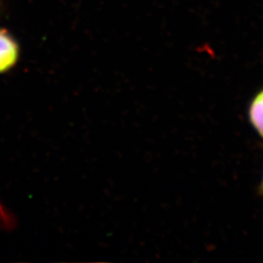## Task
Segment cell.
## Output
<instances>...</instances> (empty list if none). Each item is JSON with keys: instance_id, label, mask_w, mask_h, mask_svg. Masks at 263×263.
<instances>
[{"instance_id": "obj_1", "label": "cell", "mask_w": 263, "mask_h": 263, "mask_svg": "<svg viewBox=\"0 0 263 263\" xmlns=\"http://www.w3.org/2000/svg\"><path fill=\"white\" fill-rule=\"evenodd\" d=\"M20 58V46L9 32L0 29V73H5L17 65Z\"/></svg>"}, {"instance_id": "obj_2", "label": "cell", "mask_w": 263, "mask_h": 263, "mask_svg": "<svg viewBox=\"0 0 263 263\" xmlns=\"http://www.w3.org/2000/svg\"><path fill=\"white\" fill-rule=\"evenodd\" d=\"M249 117L255 131L263 138V90L252 101L249 109Z\"/></svg>"}, {"instance_id": "obj_3", "label": "cell", "mask_w": 263, "mask_h": 263, "mask_svg": "<svg viewBox=\"0 0 263 263\" xmlns=\"http://www.w3.org/2000/svg\"><path fill=\"white\" fill-rule=\"evenodd\" d=\"M260 192H261V194L263 195V177L262 181H261V185H260Z\"/></svg>"}]
</instances>
